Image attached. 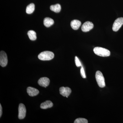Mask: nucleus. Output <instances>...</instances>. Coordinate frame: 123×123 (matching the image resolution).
<instances>
[{"label": "nucleus", "mask_w": 123, "mask_h": 123, "mask_svg": "<svg viewBox=\"0 0 123 123\" xmlns=\"http://www.w3.org/2000/svg\"><path fill=\"white\" fill-rule=\"evenodd\" d=\"M50 79L48 78L42 77L38 80V84L40 86L46 88L50 84Z\"/></svg>", "instance_id": "9"}, {"label": "nucleus", "mask_w": 123, "mask_h": 123, "mask_svg": "<svg viewBox=\"0 0 123 123\" xmlns=\"http://www.w3.org/2000/svg\"><path fill=\"white\" fill-rule=\"evenodd\" d=\"M59 91L60 94L62 95L63 97H66L67 98H68V96L70 95L72 92V90L70 88L64 86L61 87L60 88Z\"/></svg>", "instance_id": "7"}, {"label": "nucleus", "mask_w": 123, "mask_h": 123, "mask_svg": "<svg viewBox=\"0 0 123 123\" xmlns=\"http://www.w3.org/2000/svg\"><path fill=\"white\" fill-rule=\"evenodd\" d=\"M27 93L31 97L36 96L39 93V91L37 89L32 87H29L27 89Z\"/></svg>", "instance_id": "10"}, {"label": "nucleus", "mask_w": 123, "mask_h": 123, "mask_svg": "<svg viewBox=\"0 0 123 123\" xmlns=\"http://www.w3.org/2000/svg\"><path fill=\"white\" fill-rule=\"evenodd\" d=\"M123 24V18H117L113 24L112 28V30L114 31H118L120 29Z\"/></svg>", "instance_id": "5"}, {"label": "nucleus", "mask_w": 123, "mask_h": 123, "mask_svg": "<svg viewBox=\"0 0 123 123\" xmlns=\"http://www.w3.org/2000/svg\"><path fill=\"white\" fill-rule=\"evenodd\" d=\"M93 51L96 55L102 57H107L110 56L111 55V52L109 50L100 47L94 48Z\"/></svg>", "instance_id": "1"}, {"label": "nucleus", "mask_w": 123, "mask_h": 123, "mask_svg": "<svg viewBox=\"0 0 123 123\" xmlns=\"http://www.w3.org/2000/svg\"><path fill=\"white\" fill-rule=\"evenodd\" d=\"M35 5L33 3H31L27 6L26 8V12L28 14L33 13L35 10Z\"/></svg>", "instance_id": "15"}, {"label": "nucleus", "mask_w": 123, "mask_h": 123, "mask_svg": "<svg viewBox=\"0 0 123 123\" xmlns=\"http://www.w3.org/2000/svg\"><path fill=\"white\" fill-rule=\"evenodd\" d=\"M54 56V53L52 52L45 51L40 53L38 56V58L41 60L49 61L52 59Z\"/></svg>", "instance_id": "2"}, {"label": "nucleus", "mask_w": 123, "mask_h": 123, "mask_svg": "<svg viewBox=\"0 0 123 123\" xmlns=\"http://www.w3.org/2000/svg\"><path fill=\"white\" fill-rule=\"evenodd\" d=\"M74 123H88V121L86 119L84 118H78L76 119Z\"/></svg>", "instance_id": "17"}, {"label": "nucleus", "mask_w": 123, "mask_h": 123, "mask_svg": "<svg viewBox=\"0 0 123 123\" xmlns=\"http://www.w3.org/2000/svg\"><path fill=\"white\" fill-rule=\"evenodd\" d=\"M81 24V22L79 20H74L71 21L70 25L73 30H76L79 29Z\"/></svg>", "instance_id": "11"}, {"label": "nucleus", "mask_w": 123, "mask_h": 123, "mask_svg": "<svg viewBox=\"0 0 123 123\" xmlns=\"http://www.w3.org/2000/svg\"><path fill=\"white\" fill-rule=\"evenodd\" d=\"M94 25L92 22L87 21L85 22L81 27V30L84 32H88L93 29Z\"/></svg>", "instance_id": "8"}, {"label": "nucleus", "mask_w": 123, "mask_h": 123, "mask_svg": "<svg viewBox=\"0 0 123 123\" xmlns=\"http://www.w3.org/2000/svg\"><path fill=\"white\" fill-rule=\"evenodd\" d=\"M80 73L81 76L84 78H86L85 74V70L83 67H82L80 69Z\"/></svg>", "instance_id": "19"}, {"label": "nucleus", "mask_w": 123, "mask_h": 123, "mask_svg": "<svg viewBox=\"0 0 123 123\" xmlns=\"http://www.w3.org/2000/svg\"><path fill=\"white\" fill-rule=\"evenodd\" d=\"M8 64V59L7 54L3 51H0V65L2 67L7 66Z\"/></svg>", "instance_id": "6"}, {"label": "nucleus", "mask_w": 123, "mask_h": 123, "mask_svg": "<svg viewBox=\"0 0 123 123\" xmlns=\"http://www.w3.org/2000/svg\"><path fill=\"white\" fill-rule=\"evenodd\" d=\"M95 78L98 85L101 88L105 86V79L102 73L100 71H97L95 74Z\"/></svg>", "instance_id": "3"}, {"label": "nucleus", "mask_w": 123, "mask_h": 123, "mask_svg": "<svg viewBox=\"0 0 123 123\" xmlns=\"http://www.w3.org/2000/svg\"><path fill=\"white\" fill-rule=\"evenodd\" d=\"M61 6L59 4L51 6L50 9L51 11L56 13L59 12L61 10Z\"/></svg>", "instance_id": "14"}, {"label": "nucleus", "mask_w": 123, "mask_h": 123, "mask_svg": "<svg viewBox=\"0 0 123 123\" xmlns=\"http://www.w3.org/2000/svg\"><path fill=\"white\" fill-rule=\"evenodd\" d=\"M75 62L76 66L77 67H79L81 66V63L80 61H79V59L76 56L75 57Z\"/></svg>", "instance_id": "18"}, {"label": "nucleus", "mask_w": 123, "mask_h": 123, "mask_svg": "<svg viewBox=\"0 0 123 123\" xmlns=\"http://www.w3.org/2000/svg\"><path fill=\"white\" fill-rule=\"evenodd\" d=\"M18 118L20 119L24 118L26 115V108L23 104H19L18 108Z\"/></svg>", "instance_id": "4"}, {"label": "nucleus", "mask_w": 123, "mask_h": 123, "mask_svg": "<svg viewBox=\"0 0 123 123\" xmlns=\"http://www.w3.org/2000/svg\"><path fill=\"white\" fill-rule=\"evenodd\" d=\"M53 105V104L51 101H47L41 104L40 107L42 109H46L52 107Z\"/></svg>", "instance_id": "12"}, {"label": "nucleus", "mask_w": 123, "mask_h": 123, "mask_svg": "<svg viewBox=\"0 0 123 123\" xmlns=\"http://www.w3.org/2000/svg\"><path fill=\"white\" fill-rule=\"evenodd\" d=\"M54 21L53 19L49 18H44L43 21L44 25L47 27H49L53 25Z\"/></svg>", "instance_id": "13"}, {"label": "nucleus", "mask_w": 123, "mask_h": 123, "mask_svg": "<svg viewBox=\"0 0 123 123\" xmlns=\"http://www.w3.org/2000/svg\"><path fill=\"white\" fill-rule=\"evenodd\" d=\"M2 107L1 104H0V117H1L2 115Z\"/></svg>", "instance_id": "20"}, {"label": "nucleus", "mask_w": 123, "mask_h": 123, "mask_svg": "<svg viewBox=\"0 0 123 123\" xmlns=\"http://www.w3.org/2000/svg\"><path fill=\"white\" fill-rule=\"evenodd\" d=\"M28 36L30 39L31 40H35L37 38L36 33L34 31H29L27 33Z\"/></svg>", "instance_id": "16"}]
</instances>
